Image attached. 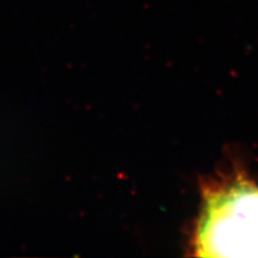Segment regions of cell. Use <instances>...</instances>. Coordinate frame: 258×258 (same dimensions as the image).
Returning <instances> with one entry per match:
<instances>
[{"label":"cell","mask_w":258,"mask_h":258,"mask_svg":"<svg viewBox=\"0 0 258 258\" xmlns=\"http://www.w3.org/2000/svg\"><path fill=\"white\" fill-rule=\"evenodd\" d=\"M195 250L202 257H258V186L239 179L208 191Z\"/></svg>","instance_id":"6da1fadb"}]
</instances>
